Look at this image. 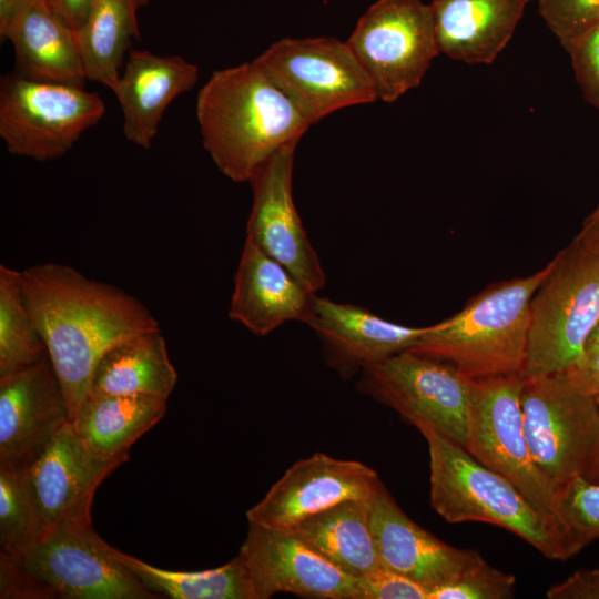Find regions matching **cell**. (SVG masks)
Masks as SVG:
<instances>
[{
  "mask_svg": "<svg viewBox=\"0 0 599 599\" xmlns=\"http://www.w3.org/2000/svg\"><path fill=\"white\" fill-rule=\"evenodd\" d=\"M555 262L531 275L491 284L459 313L430 325L407 351L450 364L469 379L521 374L530 302Z\"/></svg>",
  "mask_w": 599,
  "mask_h": 599,
  "instance_id": "cell-3",
  "label": "cell"
},
{
  "mask_svg": "<svg viewBox=\"0 0 599 599\" xmlns=\"http://www.w3.org/2000/svg\"><path fill=\"white\" fill-rule=\"evenodd\" d=\"M369 518L380 566L427 588L458 577L483 559L478 551L453 547L413 521L382 481L372 496Z\"/></svg>",
  "mask_w": 599,
  "mask_h": 599,
  "instance_id": "cell-18",
  "label": "cell"
},
{
  "mask_svg": "<svg viewBox=\"0 0 599 599\" xmlns=\"http://www.w3.org/2000/svg\"><path fill=\"white\" fill-rule=\"evenodd\" d=\"M195 113L204 149L236 183L248 182L311 126L254 60L214 71L197 93Z\"/></svg>",
  "mask_w": 599,
  "mask_h": 599,
  "instance_id": "cell-2",
  "label": "cell"
},
{
  "mask_svg": "<svg viewBox=\"0 0 599 599\" xmlns=\"http://www.w3.org/2000/svg\"><path fill=\"white\" fill-rule=\"evenodd\" d=\"M0 598H159L92 521H65L17 557L0 555Z\"/></svg>",
  "mask_w": 599,
  "mask_h": 599,
  "instance_id": "cell-4",
  "label": "cell"
},
{
  "mask_svg": "<svg viewBox=\"0 0 599 599\" xmlns=\"http://www.w3.org/2000/svg\"><path fill=\"white\" fill-rule=\"evenodd\" d=\"M552 515L569 559L599 538V484L572 477L556 489Z\"/></svg>",
  "mask_w": 599,
  "mask_h": 599,
  "instance_id": "cell-30",
  "label": "cell"
},
{
  "mask_svg": "<svg viewBox=\"0 0 599 599\" xmlns=\"http://www.w3.org/2000/svg\"><path fill=\"white\" fill-rule=\"evenodd\" d=\"M315 294L285 266L245 238L234 277L230 318L257 336L286 322H307Z\"/></svg>",
  "mask_w": 599,
  "mask_h": 599,
  "instance_id": "cell-20",
  "label": "cell"
},
{
  "mask_svg": "<svg viewBox=\"0 0 599 599\" xmlns=\"http://www.w3.org/2000/svg\"><path fill=\"white\" fill-rule=\"evenodd\" d=\"M51 9L74 31L83 23L91 0H47Z\"/></svg>",
  "mask_w": 599,
  "mask_h": 599,
  "instance_id": "cell-38",
  "label": "cell"
},
{
  "mask_svg": "<svg viewBox=\"0 0 599 599\" xmlns=\"http://www.w3.org/2000/svg\"><path fill=\"white\" fill-rule=\"evenodd\" d=\"M197 79V67L180 55L131 49L111 89L122 111L125 139L150 149L167 106Z\"/></svg>",
  "mask_w": 599,
  "mask_h": 599,
  "instance_id": "cell-21",
  "label": "cell"
},
{
  "mask_svg": "<svg viewBox=\"0 0 599 599\" xmlns=\"http://www.w3.org/2000/svg\"><path fill=\"white\" fill-rule=\"evenodd\" d=\"M166 400L142 395L89 396L71 420L88 448L108 460H129L131 446L164 416Z\"/></svg>",
  "mask_w": 599,
  "mask_h": 599,
  "instance_id": "cell-25",
  "label": "cell"
},
{
  "mask_svg": "<svg viewBox=\"0 0 599 599\" xmlns=\"http://www.w3.org/2000/svg\"><path fill=\"white\" fill-rule=\"evenodd\" d=\"M548 599H599V569H580L550 587Z\"/></svg>",
  "mask_w": 599,
  "mask_h": 599,
  "instance_id": "cell-37",
  "label": "cell"
},
{
  "mask_svg": "<svg viewBox=\"0 0 599 599\" xmlns=\"http://www.w3.org/2000/svg\"><path fill=\"white\" fill-rule=\"evenodd\" d=\"M26 0H0V37L6 34Z\"/></svg>",
  "mask_w": 599,
  "mask_h": 599,
  "instance_id": "cell-39",
  "label": "cell"
},
{
  "mask_svg": "<svg viewBox=\"0 0 599 599\" xmlns=\"http://www.w3.org/2000/svg\"><path fill=\"white\" fill-rule=\"evenodd\" d=\"M357 599H428L426 586L383 566L357 578Z\"/></svg>",
  "mask_w": 599,
  "mask_h": 599,
  "instance_id": "cell-35",
  "label": "cell"
},
{
  "mask_svg": "<svg viewBox=\"0 0 599 599\" xmlns=\"http://www.w3.org/2000/svg\"><path fill=\"white\" fill-rule=\"evenodd\" d=\"M555 258L530 302L522 377L566 372L599 323V253L575 238Z\"/></svg>",
  "mask_w": 599,
  "mask_h": 599,
  "instance_id": "cell-6",
  "label": "cell"
},
{
  "mask_svg": "<svg viewBox=\"0 0 599 599\" xmlns=\"http://www.w3.org/2000/svg\"><path fill=\"white\" fill-rule=\"evenodd\" d=\"M176 380L165 338L155 329L106 351L95 367L89 396L142 395L166 400Z\"/></svg>",
  "mask_w": 599,
  "mask_h": 599,
  "instance_id": "cell-24",
  "label": "cell"
},
{
  "mask_svg": "<svg viewBox=\"0 0 599 599\" xmlns=\"http://www.w3.org/2000/svg\"><path fill=\"white\" fill-rule=\"evenodd\" d=\"M566 374L582 392L593 396L599 393V323L588 335L579 358Z\"/></svg>",
  "mask_w": 599,
  "mask_h": 599,
  "instance_id": "cell-36",
  "label": "cell"
},
{
  "mask_svg": "<svg viewBox=\"0 0 599 599\" xmlns=\"http://www.w3.org/2000/svg\"><path fill=\"white\" fill-rule=\"evenodd\" d=\"M120 557L151 591L172 599H257L240 555L221 567L202 571L165 570L122 551Z\"/></svg>",
  "mask_w": 599,
  "mask_h": 599,
  "instance_id": "cell-28",
  "label": "cell"
},
{
  "mask_svg": "<svg viewBox=\"0 0 599 599\" xmlns=\"http://www.w3.org/2000/svg\"><path fill=\"white\" fill-rule=\"evenodd\" d=\"M599 219V206L585 220L583 224L591 223Z\"/></svg>",
  "mask_w": 599,
  "mask_h": 599,
  "instance_id": "cell-42",
  "label": "cell"
},
{
  "mask_svg": "<svg viewBox=\"0 0 599 599\" xmlns=\"http://www.w3.org/2000/svg\"><path fill=\"white\" fill-rule=\"evenodd\" d=\"M428 444L430 504L450 524L479 521L517 535L546 558L568 560L556 518L536 508L507 478L427 424H416Z\"/></svg>",
  "mask_w": 599,
  "mask_h": 599,
  "instance_id": "cell-5",
  "label": "cell"
},
{
  "mask_svg": "<svg viewBox=\"0 0 599 599\" xmlns=\"http://www.w3.org/2000/svg\"><path fill=\"white\" fill-rule=\"evenodd\" d=\"M357 387L465 447L470 379L450 364L404 351L364 368Z\"/></svg>",
  "mask_w": 599,
  "mask_h": 599,
  "instance_id": "cell-12",
  "label": "cell"
},
{
  "mask_svg": "<svg viewBox=\"0 0 599 599\" xmlns=\"http://www.w3.org/2000/svg\"><path fill=\"white\" fill-rule=\"evenodd\" d=\"M595 397H596V402H597L598 407H599V393Z\"/></svg>",
  "mask_w": 599,
  "mask_h": 599,
  "instance_id": "cell-43",
  "label": "cell"
},
{
  "mask_svg": "<svg viewBox=\"0 0 599 599\" xmlns=\"http://www.w3.org/2000/svg\"><path fill=\"white\" fill-rule=\"evenodd\" d=\"M48 356L24 301L21 272L0 265V378Z\"/></svg>",
  "mask_w": 599,
  "mask_h": 599,
  "instance_id": "cell-29",
  "label": "cell"
},
{
  "mask_svg": "<svg viewBox=\"0 0 599 599\" xmlns=\"http://www.w3.org/2000/svg\"><path fill=\"white\" fill-rule=\"evenodd\" d=\"M580 475L590 481L599 484V437L591 449Z\"/></svg>",
  "mask_w": 599,
  "mask_h": 599,
  "instance_id": "cell-41",
  "label": "cell"
},
{
  "mask_svg": "<svg viewBox=\"0 0 599 599\" xmlns=\"http://www.w3.org/2000/svg\"><path fill=\"white\" fill-rule=\"evenodd\" d=\"M297 143L293 141L276 151L248 181L253 203L246 237L316 294L324 287L326 276L293 200L292 174Z\"/></svg>",
  "mask_w": 599,
  "mask_h": 599,
  "instance_id": "cell-13",
  "label": "cell"
},
{
  "mask_svg": "<svg viewBox=\"0 0 599 599\" xmlns=\"http://www.w3.org/2000/svg\"><path fill=\"white\" fill-rule=\"evenodd\" d=\"M254 61L311 125L339 109L377 100L368 74L346 41L282 39Z\"/></svg>",
  "mask_w": 599,
  "mask_h": 599,
  "instance_id": "cell-8",
  "label": "cell"
},
{
  "mask_svg": "<svg viewBox=\"0 0 599 599\" xmlns=\"http://www.w3.org/2000/svg\"><path fill=\"white\" fill-rule=\"evenodd\" d=\"M104 113L103 99L84 87L34 80L16 71L1 77L0 136L12 155L58 159Z\"/></svg>",
  "mask_w": 599,
  "mask_h": 599,
  "instance_id": "cell-7",
  "label": "cell"
},
{
  "mask_svg": "<svg viewBox=\"0 0 599 599\" xmlns=\"http://www.w3.org/2000/svg\"><path fill=\"white\" fill-rule=\"evenodd\" d=\"M538 11L564 48L599 22V0H538Z\"/></svg>",
  "mask_w": 599,
  "mask_h": 599,
  "instance_id": "cell-33",
  "label": "cell"
},
{
  "mask_svg": "<svg viewBox=\"0 0 599 599\" xmlns=\"http://www.w3.org/2000/svg\"><path fill=\"white\" fill-rule=\"evenodd\" d=\"M21 285L62 387L70 420L88 398L104 353L130 337L160 329L138 298L69 265L30 266L21 271Z\"/></svg>",
  "mask_w": 599,
  "mask_h": 599,
  "instance_id": "cell-1",
  "label": "cell"
},
{
  "mask_svg": "<svg viewBox=\"0 0 599 599\" xmlns=\"http://www.w3.org/2000/svg\"><path fill=\"white\" fill-rule=\"evenodd\" d=\"M522 385L521 374L470 379L464 448L512 483L536 508L552 515L556 487L530 455L520 405Z\"/></svg>",
  "mask_w": 599,
  "mask_h": 599,
  "instance_id": "cell-11",
  "label": "cell"
},
{
  "mask_svg": "<svg viewBox=\"0 0 599 599\" xmlns=\"http://www.w3.org/2000/svg\"><path fill=\"white\" fill-rule=\"evenodd\" d=\"M40 537L23 470L0 466V555L20 556Z\"/></svg>",
  "mask_w": 599,
  "mask_h": 599,
  "instance_id": "cell-31",
  "label": "cell"
},
{
  "mask_svg": "<svg viewBox=\"0 0 599 599\" xmlns=\"http://www.w3.org/2000/svg\"><path fill=\"white\" fill-rule=\"evenodd\" d=\"M149 0H91L74 31L88 80L110 90L121 75L132 42L140 38L138 12Z\"/></svg>",
  "mask_w": 599,
  "mask_h": 599,
  "instance_id": "cell-26",
  "label": "cell"
},
{
  "mask_svg": "<svg viewBox=\"0 0 599 599\" xmlns=\"http://www.w3.org/2000/svg\"><path fill=\"white\" fill-rule=\"evenodd\" d=\"M586 244L592 251L599 253V219L582 225L581 231L575 237Z\"/></svg>",
  "mask_w": 599,
  "mask_h": 599,
  "instance_id": "cell-40",
  "label": "cell"
},
{
  "mask_svg": "<svg viewBox=\"0 0 599 599\" xmlns=\"http://www.w3.org/2000/svg\"><path fill=\"white\" fill-rule=\"evenodd\" d=\"M516 577L483 558L458 577L428 588V599H504L514 596Z\"/></svg>",
  "mask_w": 599,
  "mask_h": 599,
  "instance_id": "cell-32",
  "label": "cell"
},
{
  "mask_svg": "<svg viewBox=\"0 0 599 599\" xmlns=\"http://www.w3.org/2000/svg\"><path fill=\"white\" fill-rule=\"evenodd\" d=\"M529 0H433L439 53L468 64L491 63L510 41Z\"/></svg>",
  "mask_w": 599,
  "mask_h": 599,
  "instance_id": "cell-22",
  "label": "cell"
},
{
  "mask_svg": "<svg viewBox=\"0 0 599 599\" xmlns=\"http://www.w3.org/2000/svg\"><path fill=\"white\" fill-rule=\"evenodd\" d=\"M49 356L0 378V466L24 470L69 422Z\"/></svg>",
  "mask_w": 599,
  "mask_h": 599,
  "instance_id": "cell-17",
  "label": "cell"
},
{
  "mask_svg": "<svg viewBox=\"0 0 599 599\" xmlns=\"http://www.w3.org/2000/svg\"><path fill=\"white\" fill-rule=\"evenodd\" d=\"M379 481L376 471L361 461L315 453L293 464L246 518L252 525L292 529L343 501L372 499Z\"/></svg>",
  "mask_w": 599,
  "mask_h": 599,
  "instance_id": "cell-14",
  "label": "cell"
},
{
  "mask_svg": "<svg viewBox=\"0 0 599 599\" xmlns=\"http://www.w3.org/2000/svg\"><path fill=\"white\" fill-rule=\"evenodd\" d=\"M565 50L571 58L576 80L586 100L599 110V22Z\"/></svg>",
  "mask_w": 599,
  "mask_h": 599,
  "instance_id": "cell-34",
  "label": "cell"
},
{
  "mask_svg": "<svg viewBox=\"0 0 599 599\" xmlns=\"http://www.w3.org/2000/svg\"><path fill=\"white\" fill-rule=\"evenodd\" d=\"M369 516L370 499L346 500L301 521L292 530L342 570L359 578L380 566Z\"/></svg>",
  "mask_w": 599,
  "mask_h": 599,
  "instance_id": "cell-27",
  "label": "cell"
},
{
  "mask_svg": "<svg viewBox=\"0 0 599 599\" xmlns=\"http://www.w3.org/2000/svg\"><path fill=\"white\" fill-rule=\"evenodd\" d=\"M121 464L91 451L67 422L23 470L41 537L61 522L91 520L97 488Z\"/></svg>",
  "mask_w": 599,
  "mask_h": 599,
  "instance_id": "cell-16",
  "label": "cell"
},
{
  "mask_svg": "<svg viewBox=\"0 0 599 599\" xmlns=\"http://www.w3.org/2000/svg\"><path fill=\"white\" fill-rule=\"evenodd\" d=\"M306 324L321 341L327 363L343 376L407 351L429 329L393 323L364 307L317 296Z\"/></svg>",
  "mask_w": 599,
  "mask_h": 599,
  "instance_id": "cell-19",
  "label": "cell"
},
{
  "mask_svg": "<svg viewBox=\"0 0 599 599\" xmlns=\"http://www.w3.org/2000/svg\"><path fill=\"white\" fill-rule=\"evenodd\" d=\"M522 378L520 405L530 455L557 489L581 474L599 437V407L566 372Z\"/></svg>",
  "mask_w": 599,
  "mask_h": 599,
  "instance_id": "cell-9",
  "label": "cell"
},
{
  "mask_svg": "<svg viewBox=\"0 0 599 599\" xmlns=\"http://www.w3.org/2000/svg\"><path fill=\"white\" fill-rule=\"evenodd\" d=\"M238 555L250 572L257 599L278 592L321 599H357V578L292 529L250 524Z\"/></svg>",
  "mask_w": 599,
  "mask_h": 599,
  "instance_id": "cell-15",
  "label": "cell"
},
{
  "mask_svg": "<svg viewBox=\"0 0 599 599\" xmlns=\"http://www.w3.org/2000/svg\"><path fill=\"white\" fill-rule=\"evenodd\" d=\"M346 42L388 103L417 88L439 54L430 6L420 0H377Z\"/></svg>",
  "mask_w": 599,
  "mask_h": 599,
  "instance_id": "cell-10",
  "label": "cell"
},
{
  "mask_svg": "<svg viewBox=\"0 0 599 599\" xmlns=\"http://www.w3.org/2000/svg\"><path fill=\"white\" fill-rule=\"evenodd\" d=\"M4 40L16 57V72L40 81L84 87L75 32L47 0H26Z\"/></svg>",
  "mask_w": 599,
  "mask_h": 599,
  "instance_id": "cell-23",
  "label": "cell"
}]
</instances>
